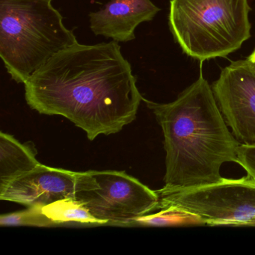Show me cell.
Instances as JSON below:
<instances>
[{
  "label": "cell",
  "mask_w": 255,
  "mask_h": 255,
  "mask_svg": "<svg viewBox=\"0 0 255 255\" xmlns=\"http://www.w3.org/2000/svg\"><path fill=\"white\" fill-rule=\"evenodd\" d=\"M24 86L30 108L66 118L90 141L117 133L132 123L144 100L130 64L115 41L94 45L77 42L67 47Z\"/></svg>",
  "instance_id": "6da1fadb"
},
{
  "label": "cell",
  "mask_w": 255,
  "mask_h": 255,
  "mask_svg": "<svg viewBox=\"0 0 255 255\" xmlns=\"http://www.w3.org/2000/svg\"><path fill=\"white\" fill-rule=\"evenodd\" d=\"M143 101L153 111L163 132L165 187L216 183L222 177V165L237 162L240 143L228 129L202 71L173 102Z\"/></svg>",
  "instance_id": "7a4b0ae2"
},
{
  "label": "cell",
  "mask_w": 255,
  "mask_h": 255,
  "mask_svg": "<svg viewBox=\"0 0 255 255\" xmlns=\"http://www.w3.org/2000/svg\"><path fill=\"white\" fill-rule=\"evenodd\" d=\"M52 0H0V56L24 84L54 55L78 42Z\"/></svg>",
  "instance_id": "3957f363"
},
{
  "label": "cell",
  "mask_w": 255,
  "mask_h": 255,
  "mask_svg": "<svg viewBox=\"0 0 255 255\" xmlns=\"http://www.w3.org/2000/svg\"><path fill=\"white\" fill-rule=\"evenodd\" d=\"M249 0H171L168 24L187 56L226 57L251 37Z\"/></svg>",
  "instance_id": "277c9868"
},
{
  "label": "cell",
  "mask_w": 255,
  "mask_h": 255,
  "mask_svg": "<svg viewBox=\"0 0 255 255\" xmlns=\"http://www.w3.org/2000/svg\"><path fill=\"white\" fill-rule=\"evenodd\" d=\"M156 210L174 207L199 216L205 225H255V179L222 177L211 184L156 190Z\"/></svg>",
  "instance_id": "5b68a950"
},
{
  "label": "cell",
  "mask_w": 255,
  "mask_h": 255,
  "mask_svg": "<svg viewBox=\"0 0 255 255\" xmlns=\"http://www.w3.org/2000/svg\"><path fill=\"white\" fill-rule=\"evenodd\" d=\"M75 198L106 225L126 226L156 210L159 197L125 171L78 172Z\"/></svg>",
  "instance_id": "8992f818"
},
{
  "label": "cell",
  "mask_w": 255,
  "mask_h": 255,
  "mask_svg": "<svg viewBox=\"0 0 255 255\" xmlns=\"http://www.w3.org/2000/svg\"><path fill=\"white\" fill-rule=\"evenodd\" d=\"M212 89L233 135L241 144L255 145V62L249 57L232 62Z\"/></svg>",
  "instance_id": "52a82bcc"
},
{
  "label": "cell",
  "mask_w": 255,
  "mask_h": 255,
  "mask_svg": "<svg viewBox=\"0 0 255 255\" xmlns=\"http://www.w3.org/2000/svg\"><path fill=\"white\" fill-rule=\"evenodd\" d=\"M78 172L40 163L32 171L0 189V199L28 207L74 198Z\"/></svg>",
  "instance_id": "ba28073f"
},
{
  "label": "cell",
  "mask_w": 255,
  "mask_h": 255,
  "mask_svg": "<svg viewBox=\"0 0 255 255\" xmlns=\"http://www.w3.org/2000/svg\"><path fill=\"white\" fill-rule=\"evenodd\" d=\"M159 11L151 0H110L104 8L89 14L90 29L95 35L129 42L135 39L137 26L153 20Z\"/></svg>",
  "instance_id": "9c48e42d"
},
{
  "label": "cell",
  "mask_w": 255,
  "mask_h": 255,
  "mask_svg": "<svg viewBox=\"0 0 255 255\" xmlns=\"http://www.w3.org/2000/svg\"><path fill=\"white\" fill-rule=\"evenodd\" d=\"M39 164L29 143L23 144L10 134L0 132V189Z\"/></svg>",
  "instance_id": "30bf717a"
},
{
  "label": "cell",
  "mask_w": 255,
  "mask_h": 255,
  "mask_svg": "<svg viewBox=\"0 0 255 255\" xmlns=\"http://www.w3.org/2000/svg\"><path fill=\"white\" fill-rule=\"evenodd\" d=\"M43 214L50 221L52 226L56 225H106L98 220L81 201L77 198H65L41 207Z\"/></svg>",
  "instance_id": "8fae6325"
},
{
  "label": "cell",
  "mask_w": 255,
  "mask_h": 255,
  "mask_svg": "<svg viewBox=\"0 0 255 255\" xmlns=\"http://www.w3.org/2000/svg\"><path fill=\"white\" fill-rule=\"evenodd\" d=\"M140 216L126 226L166 227L181 225H204V221L193 213L177 207H169Z\"/></svg>",
  "instance_id": "7c38bea8"
},
{
  "label": "cell",
  "mask_w": 255,
  "mask_h": 255,
  "mask_svg": "<svg viewBox=\"0 0 255 255\" xmlns=\"http://www.w3.org/2000/svg\"><path fill=\"white\" fill-rule=\"evenodd\" d=\"M0 225L6 226L51 227L50 221L43 214L39 206L0 216Z\"/></svg>",
  "instance_id": "4fadbf2b"
},
{
  "label": "cell",
  "mask_w": 255,
  "mask_h": 255,
  "mask_svg": "<svg viewBox=\"0 0 255 255\" xmlns=\"http://www.w3.org/2000/svg\"><path fill=\"white\" fill-rule=\"evenodd\" d=\"M248 175L255 179V145L240 144L237 150V162Z\"/></svg>",
  "instance_id": "5bb4252c"
},
{
  "label": "cell",
  "mask_w": 255,
  "mask_h": 255,
  "mask_svg": "<svg viewBox=\"0 0 255 255\" xmlns=\"http://www.w3.org/2000/svg\"><path fill=\"white\" fill-rule=\"evenodd\" d=\"M249 58L251 59V60H252L253 62H255V50H254L253 53L250 55V56H249Z\"/></svg>",
  "instance_id": "9a60e30c"
}]
</instances>
